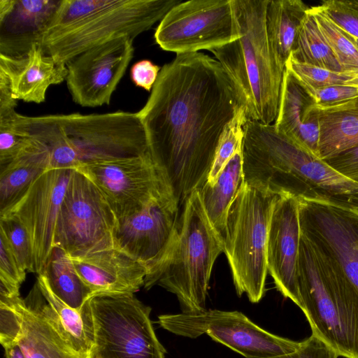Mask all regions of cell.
Returning <instances> with one entry per match:
<instances>
[{
  "label": "cell",
  "instance_id": "obj_20",
  "mask_svg": "<svg viewBox=\"0 0 358 358\" xmlns=\"http://www.w3.org/2000/svg\"><path fill=\"white\" fill-rule=\"evenodd\" d=\"M69 257L92 296L134 294L144 285L146 266L117 248Z\"/></svg>",
  "mask_w": 358,
  "mask_h": 358
},
{
  "label": "cell",
  "instance_id": "obj_11",
  "mask_svg": "<svg viewBox=\"0 0 358 358\" xmlns=\"http://www.w3.org/2000/svg\"><path fill=\"white\" fill-rule=\"evenodd\" d=\"M232 0H191L173 6L162 19L155 39L179 54L222 46L238 38Z\"/></svg>",
  "mask_w": 358,
  "mask_h": 358
},
{
  "label": "cell",
  "instance_id": "obj_15",
  "mask_svg": "<svg viewBox=\"0 0 358 358\" xmlns=\"http://www.w3.org/2000/svg\"><path fill=\"white\" fill-rule=\"evenodd\" d=\"M179 204L172 192L150 201L140 211L118 220L115 247L144 264L147 274L167 257L177 238Z\"/></svg>",
  "mask_w": 358,
  "mask_h": 358
},
{
  "label": "cell",
  "instance_id": "obj_24",
  "mask_svg": "<svg viewBox=\"0 0 358 358\" xmlns=\"http://www.w3.org/2000/svg\"><path fill=\"white\" fill-rule=\"evenodd\" d=\"M316 107L320 159L358 145V96L335 105Z\"/></svg>",
  "mask_w": 358,
  "mask_h": 358
},
{
  "label": "cell",
  "instance_id": "obj_42",
  "mask_svg": "<svg viewBox=\"0 0 358 358\" xmlns=\"http://www.w3.org/2000/svg\"><path fill=\"white\" fill-rule=\"evenodd\" d=\"M323 161L339 173L358 183V145Z\"/></svg>",
  "mask_w": 358,
  "mask_h": 358
},
{
  "label": "cell",
  "instance_id": "obj_46",
  "mask_svg": "<svg viewBox=\"0 0 358 358\" xmlns=\"http://www.w3.org/2000/svg\"><path fill=\"white\" fill-rule=\"evenodd\" d=\"M344 85L358 87V72L353 75V76L346 81Z\"/></svg>",
  "mask_w": 358,
  "mask_h": 358
},
{
  "label": "cell",
  "instance_id": "obj_48",
  "mask_svg": "<svg viewBox=\"0 0 358 358\" xmlns=\"http://www.w3.org/2000/svg\"><path fill=\"white\" fill-rule=\"evenodd\" d=\"M84 358H90V357H88V355H87V357H84Z\"/></svg>",
  "mask_w": 358,
  "mask_h": 358
},
{
  "label": "cell",
  "instance_id": "obj_17",
  "mask_svg": "<svg viewBox=\"0 0 358 358\" xmlns=\"http://www.w3.org/2000/svg\"><path fill=\"white\" fill-rule=\"evenodd\" d=\"M297 200L301 234L330 254L358 289V213L324 201Z\"/></svg>",
  "mask_w": 358,
  "mask_h": 358
},
{
  "label": "cell",
  "instance_id": "obj_37",
  "mask_svg": "<svg viewBox=\"0 0 358 358\" xmlns=\"http://www.w3.org/2000/svg\"><path fill=\"white\" fill-rule=\"evenodd\" d=\"M0 231L5 235L22 268L35 273L31 242L24 225L14 217L0 215Z\"/></svg>",
  "mask_w": 358,
  "mask_h": 358
},
{
  "label": "cell",
  "instance_id": "obj_40",
  "mask_svg": "<svg viewBox=\"0 0 358 358\" xmlns=\"http://www.w3.org/2000/svg\"><path fill=\"white\" fill-rule=\"evenodd\" d=\"M306 90L318 106H332L358 96V87L347 85H336Z\"/></svg>",
  "mask_w": 358,
  "mask_h": 358
},
{
  "label": "cell",
  "instance_id": "obj_5",
  "mask_svg": "<svg viewBox=\"0 0 358 358\" xmlns=\"http://www.w3.org/2000/svg\"><path fill=\"white\" fill-rule=\"evenodd\" d=\"M252 173L257 184L271 194L324 201L358 213V183L275 128L255 149Z\"/></svg>",
  "mask_w": 358,
  "mask_h": 358
},
{
  "label": "cell",
  "instance_id": "obj_12",
  "mask_svg": "<svg viewBox=\"0 0 358 358\" xmlns=\"http://www.w3.org/2000/svg\"><path fill=\"white\" fill-rule=\"evenodd\" d=\"M75 170L103 193L117 220L129 217L152 199L172 192L150 153L82 162Z\"/></svg>",
  "mask_w": 358,
  "mask_h": 358
},
{
  "label": "cell",
  "instance_id": "obj_19",
  "mask_svg": "<svg viewBox=\"0 0 358 358\" xmlns=\"http://www.w3.org/2000/svg\"><path fill=\"white\" fill-rule=\"evenodd\" d=\"M15 304L20 316L16 340L25 358H84L70 343L37 282ZM87 357V356H86Z\"/></svg>",
  "mask_w": 358,
  "mask_h": 358
},
{
  "label": "cell",
  "instance_id": "obj_3",
  "mask_svg": "<svg viewBox=\"0 0 358 358\" xmlns=\"http://www.w3.org/2000/svg\"><path fill=\"white\" fill-rule=\"evenodd\" d=\"M268 0H232L240 36L210 51L231 83L248 120L275 122L283 69L270 45L265 21Z\"/></svg>",
  "mask_w": 358,
  "mask_h": 358
},
{
  "label": "cell",
  "instance_id": "obj_22",
  "mask_svg": "<svg viewBox=\"0 0 358 358\" xmlns=\"http://www.w3.org/2000/svg\"><path fill=\"white\" fill-rule=\"evenodd\" d=\"M273 125L279 132L318 157L320 131L316 104L306 89L285 69Z\"/></svg>",
  "mask_w": 358,
  "mask_h": 358
},
{
  "label": "cell",
  "instance_id": "obj_7",
  "mask_svg": "<svg viewBox=\"0 0 358 358\" xmlns=\"http://www.w3.org/2000/svg\"><path fill=\"white\" fill-rule=\"evenodd\" d=\"M277 197L242 180L227 214L224 252L237 294H245L252 303L266 291L268 229Z\"/></svg>",
  "mask_w": 358,
  "mask_h": 358
},
{
  "label": "cell",
  "instance_id": "obj_45",
  "mask_svg": "<svg viewBox=\"0 0 358 358\" xmlns=\"http://www.w3.org/2000/svg\"><path fill=\"white\" fill-rule=\"evenodd\" d=\"M6 358H25L17 344L4 348Z\"/></svg>",
  "mask_w": 358,
  "mask_h": 358
},
{
  "label": "cell",
  "instance_id": "obj_14",
  "mask_svg": "<svg viewBox=\"0 0 358 358\" xmlns=\"http://www.w3.org/2000/svg\"><path fill=\"white\" fill-rule=\"evenodd\" d=\"M73 170H47L13 203L0 210V215L14 217L24 225L38 275L44 271L55 248L57 218Z\"/></svg>",
  "mask_w": 358,
  "mask_h": 358
},
{
  "label": "cell",
  "instance_id": "obj_38",
  "mask_svg": "<svg viewBox=\"0 0 358 358\" xmlns=\"http://www.w3.org/2000/svg\"><path fill=\"white\" fill-rule=\"evenodd\" d=\"M320 6L334 23L358 39V4L356 1L326 0L322 1Z\"/></svg>",
  "mask_w": 358,
  "mask_h": 358
},
{
  "label": "cell",
  "instance_id": "obj_32",
  "mask_svg": "<svg viewBox=\"0 0 358 358\" xmlns=\"http://www.w3.org/2000/svg\"><path fill=\"white\" fill-rule=\"evenodd\" d=\"M310 10L344 72L352 75L357 73L358 48L353 41V37L334 23L320 6L310 7Z\"/></svg>",
  "mask_w": 358,
  "mask_h": 358
},
{
  "label": "cell",
  "instance_id": "obj_18",
  "mask_svg": "<svg viewBox=\"0 0 358 358\" xmlns=\"http://www.w3.org/2000/svg\"><path fill=\"white\" fill-rule=\"evenodd\" d=\"M301 236L297 199L278 194L268 229V272L276 289L302 310L297 281Z\"/></svg>",
  "mask_w": 358,
  "mask_h": 358
},
{
  "label": "cell",
  "instance_id": "obj_16",
  "mask_svg": "<svg viewBox=\"0 0 358 358\" xmlns=\"http://www.w3.org/2000/svg\"><path fill=\"white\" fill-rule=\"evenodd\" d=\"M134 53V39L123 36L69 61L65 80L73 101L82 107L109 105Z\"/></svg>",
  "mask_w": 358,
  "mask_h": 358
},
{
  "label": "cell",
  "instance_id": "obj_4",
  "mask_svg": "<svg viewBox=\"0 0 358 358\" xmlns=\"http://www.w3.org/2000/svg\"><path fill=\"white\" fill-rule=\"evenodd\" d=\"M297 281L312 334L340 357L358 358V289L335 259L302 234Z\"/></svg>",
  "mask_w": 358,
  "mask_h": 358
},
{
  "label": "cell",
  "instance_id": "obj_44",
  "mask_svg": "<svg viewBox=\"0 0 358 358\" xmlns=\"http://www.w3.org/2000/svg\"><path fill=\"white\" fill-rule=\"evenodd\" d=\"M17 100L13 97L6 77L0 73V118L15 113Z\"/></svg>",
  "mask_w": 358,
  "mask_h": 358
},
{
  "label": "cell",
  "instance_id": "obj_23",
  "mask_svg": "<svg viewBox=\"0 0 358 358\" xmlns=\"http://www.w3.org/2000/svg\"><path fill=\"white\" fill-rule=\"evenodd\" d=\"M61 0H14L10 10L0 16V54L20 57L41 36Z\"/></svg>",
  "mask_w": 358,
  "mask_h": 358
},
{
  "label": "cell",
  "instance_id": "obj_27",
  "mask_svg": "<svg viewBox=\"0 0 358 358\" xmlns=\"http://www.w3.org/2000/svg\"><path fill=\"white\" fill-rule=\"evenodd\" d=\"M243 180L242 147L229 159L215 182L199 189L201 201L213 227L224 238L227 214Z\"/></svg>",
  "mask_w": 358,
  "mask_h": 358
},
{
  "label": "cell",
  "instance_id": "obj_49",
  "mask_svg": "<svg viewBox=\"0 0 358 358\" xmlns=\"http://www.w3.org/2000/svg\"><path fill=\"white\" fill-rule=\"evenodd\" d=\"M357 3L358 4V1H356Z\"/></svg>",
  "mask_w": 358,
  "mask_h": 358
},
{
  "label": "cell",
  "instance_id": "obj_6",
  "mask_svg": "<svg viewBox=\"0 0 358 358\" xmlns=\"http://www.w3.org/2000/svg\"><path fill=\"white\" fill-rule=\"evenodd\" d=\"M176 242L166 259L146 275L144 288L159 285L174 294L182 313L206 310L214 263L224 252V238L210 222L199 189L187 198Z\"/></svg>",
  "mask_w": 358,
  "mask_h": 358
},
{
  "label": "cell",
  "instance_id": "obj_10",
  "mask_svg": "<svg viewBox=\"0 0 358 358\" xmlns=\"http://www.w3.org/2000/svg\"><path fill=\"white\" fill-rule=\"evenodd\" d=\"M157 323L178 336L196 338L203 334L245 358H268L296 350L301 342L262 329L241 312L204 310L199 313L164 314Z\"/></svg>",
  "mask_w": 358,
  "mask_h": 358
},
{
  "label": "cell",
  "instance_id": "obj_35",
  "mask_svg": "<svg viewBox=\"0 0 358 358\" xmlns=\"http://www.w3.org/2000/svg\"><path fill=\"white\" fill-rule=\"evenodd\" d=\"M285 69L306 89L316 90L328 86L344 85L353 75L335 72L314 65L301 63L289 57Z\"/></svg>",
  "mask_w": 358,
  "mask_h": 358
},
{
  "label": "cell",
  "instance_id": "obj_21",
  "mask_svg": "<svg viewBox=\"0 0 358 358\" xmlns=\"http://www.w3.org/2000/svg\"><path fill=\"white\" fill-rule=\"evenodd\" d=\"M0 73L8 80L13 97L24 102L45 101L48 88L66 80V64L43 52L38 43L20 57L0 54Z\"/></svg>",
  "mask_w": 358,
  "mask_h": 358
},
{
  "label": "cell",
  "instance_id": "obj_1",
  "mask_svg": "<svg viewBox=\"0 0 358 358\" xmlns=\"http://www.w3.org/2000/svg\"><path fill=\"white\" fill-rule=\"evenodd\" d=\"M240 106L215 58L179 54L162 67L138 113L150 157L180 206L206 182L220 138Z\"/></svg>",
  "mask_w": 358,
  "mask_h": 358
},
{
  "label": "cell",
  "instance_id": "obj_9",
  "mask_svg": "<svg viewBox=\"0 0 358 358\" xmlns=\"http://www.w3.org/2000/svg\"><path fill=\"white\" fill-rule=\"evenodd\" d=\"M117 222L100 189L73 169L57 218L55 247L71 257L115 248Z\"/></svg>",
  "mask_w": 358,
  "mask_h": 358
},
{
  "label": "cell",
  "instance_id": "obj_25",
  "mask_svg": "<svg viewBox=\"0 0 358 358\" xmlns=\"http://www.w3.org/2000/svg\"><path fill=\"white\" fill-rule=\"evenodd\" d=\"M309 9L310 7L301 0H268L265 13L267 36L283 69H285Z\"/></svg>",
  "mask_w": 358,
  "mask_h": 358
},
{
  "label": "cell",
  "instance_id": "obj_2",
  "mask_svg": "<svg viewBox=\"0 0 358 358\" xmlns=\"http://www.w3.org/2000/svg\"><path fill=\"white\" fill-rule=\"evenodd\" d=\"M179 0H61L43 32L45 54L66 64L78 55L116 38L150 29Z\"/></svg>",
  "mask_w": 358,
  "mask_h": 358
},
{
  "label": "cell",
  "instance_id": "obj_26",
  "mask_svg": "<svg viewBox=\"0 0 358 358\" xmlns=\"http://www.w3.org/2000/svg\"><path fill=\"white\" fill-rule=\"evenodd\" d=\"M48 148L32 138L31 143L12 162L1 167L0 210L13 203L28 187L48 170Z\"/></svg>",
  "mask_w": 358,
  "mask_h": 358
},
{
  "label": "cell",
  "instance_id": "obj_36",
  "mask_svg": "<svg viewBox=\"0 0 358 358\" xmlns=\"http://www.w3.org/2000/svg\"><path fill=\"white\" fill-rule=\"evenodd\" d=\"M26 272L17 262L5 235L0 231V296H20Z\"/></svg>",
  "mask_w": 358,
  "mask_h": 358
},
{
  "label": "cell",
  "instance_id": "obj_43",
  "mask_svg": "<svg viewBox=\"0 0 358 358\" xmlns=\"http://www.w3.org/2000/svg\"><path fill=\"white\" fill-rule=\"evenodd\" d=\"M161 69L150 60H140L131 68V79L136 86L150 92L157 80Z\"/></svg>",
  "mask_w": 358,
  "mask_h": 358
},
{
  "label": "cell",
  "instance_id": "obj_39",
  "mask_svg": "<svg viewBox=\"0 0 358 358\" xmlns=\"http://www.w3.org/2000/svg\"><path fill=\"white\" fill-rule=\"evenodd\" d=\"M17 297L0 296V343L3 348L16 344L20 327V316L15 304Z\"/></svg>",
  "mask_w": 358,
  "mask_h": 358
},
{
  "label": "cell",
  "instance_id": "obj_34",
  "mask_svg": "<svg viewBox=\"0 0 358 358\" xmlns=\"http://www.w3.org/2000/svg\"><path fill=\"white\" fill-rule=\"evenodd\" d=\"M21 122V114L15 112L0 118V166L12 162L31 142Z\"/></svg>",
  "mask_w": 358,
  "mask_h": 358
},
{
  "label": "cell",
  "instance_id": "obj_29",
  "mask_svg": "<svg viewBox=\"0 0 358 358\" xmlns=\"http://www.w3.org/2000/svg\"><path fill=\"white\" fill-rule=\"evenodd\" d=\"M43 273L52 291L71 308L81 310L92 296L90 290L76 273L69 255L55 247Z\"/></svg>",
  "mask_w": 358,
  "mask_h": 358
},
{
  "label": "cell",
  "instance_id": "obj_28",
  "mask_svg": "<svg viewBox=\"0 0 358 358\" xmlns=\"http://www.w3.org/2000/svg\"><path fill=\"white\" fill-rule=\"evenodd\" d=\"M21 122L29 136L42 143L48 150L50 169H76L80 157L69 139L56 115L25 116Z\"/></svg>",
  "mask_w": 358,
  "mask_h": 358
},
{
  "label": "cell",
  "instance_id": "obj_13",
  "mask_svg": "<svg viewBox=\"0 0 358 358\" xmlns=\"http://www.w3.org/2000/svg\"><path fill=\"white\" fill-rule=\"evenodd\" d=\"M56 117L81 163L149 153L145 130L138 112L70 113Z\"/></svg>",
  "mask_w": 358,
  "mask_h": 358
},
{
  "label": "cell",
  "instance_id": "obj_41",
  "mask_svg": "<svg viewBox=\"0 0 358 358\" xmlns=\"http://www.w3.org/2000/svg\"><path fill=\"white\" fill-rule=\"evenodd\" d=\"M340 356L324 341L312 334L301 341L294 352L268 358H338Z\"/></svg>",
  "mask_w": 358,
  "mask_h": 358
},
{
  "label": "cell",
  "instance_id": "obj_31",
  "mask_svg": "<svg viewBox=\"0 0 358 358\" xmlns=\"http://www.w3.org/2000/svg\"><path fill=\"white\" fill-rule=\"evenodd\" d=\"M36 282L73 348L81 355L87 356L90 348L81 310L71 308L59 299L52 291L43 273L38 275Z\"/></svg>",
  "mask_w": 358,
  "mask_h": 358
},
{
  "label": "cell",
  "instance_id": "obj_33",
  "mask_svg": "<svg viewBox=\"0 0 358 358\" xmlns=\"http://www.w3.org/2000/svg\"><path fill=\"white\" fill-rule=\"evenodd\" d=\"M247 120L245 108L240 106L234 118L226 126L206 181L209 185H213L215 182L220 173L229 159L241 148L244 125Z\"/></svg>",
  "mask_w": 358,
  "mask_h": 358
},
{
  "label": "cell",
  "instance_id": "obj_47",
  "mask_svg": "<svg viewBox=\"0 0 358 358\" xmlns=\"http://www.w3.org/2000/svg\"><path fill=\"white\" fill-rule=\"evenodd\" d=\"M353 41H354L355 45L357 46V48H358V39L353 37Z\"/></svg>",
  "mask_w": 358,
  "mask_h": 358
},
{
  "label": "cell",
  "instance_id": "obj_8",
  "mask_svg": "<svg viewBox=\"0 0 358 358\" xmlns=\"http://www.w3.org/2000/svg\"><path fill=\"white\" fill-rule=\"evenodd\" d=\"M80 310L90 358H165L151 308L134 294H96Z\"/></svg>",
  "mask_w": 358,
  "mask_h": 358
},
{
  "label": "cell",
  "instance_id": "obj_30",
  "mask_svg": "<svg viewBox=\"0 0 358 358\" xmlns=\"http://www.w3.org/2000/svg\"><path fill=\"white\" fill-rule=\"evenodd\" d=\"M289 57L298 62L345 73L310 9L300 27Z\"/></svg>",
  "mask_w": 358,
  "mask_h": 358
}]
</instances>
